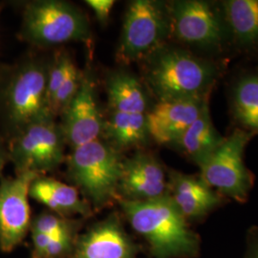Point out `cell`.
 <instances>
[{"label":"cell","instance_id":"obj_9","mask_svg":"<svg viewBox=\"0 0 258 258\" xmlns=\"http://www.w3.org/2000/svg\"><path fill=\"white\" fill-rule=\"evenodd\" d=\"M64 136L55 119L34 122L7 141V149L16 173L39 175L56 168L65 160Z\"/></svg>","mask_w":258,"mask_h":258},{"label":"cell","instance_id":"obj_2","mask_svg":"<svg viewBox=\"0 0 258 258\" xmlns=\"http://www.w3.org/2000/svg\"><path fill=\"white\" fill-rule=\"evenodd\" d=\"M132 229L147 241L153 258H196L201 240L168 195L144 201L119 200Z\"/></svg>","mask_w":258,"mask_h":258},{"label":"cell","instance_id":"obj_22","mask_svg":"<svg viewBox=\"0 0 258 258\" xmlns=\"http://www.w3.org/2000/svg\"><path fill=\"white\" fill-rule=\"evenodd\" d=\"M82 76L83 75L77 69L76 65H72L64 82L58 88L50 103V111L55 118L58 115L61 116L68 105L73 101L80 88Z\"/></svg>","mask_w":258,"mask_h":258},{"label":"cell","instance_id":"obj_17","mask_svg":"<svg viewBox=\"0 0 258 258\" xmlns=\"http://www.w3.org/2000/svg\"><path fill=\"white\" fill-rule=\"evenodd\" d=\"M29 196L44 205L50 212L64 217L88 216L92 212L91 206L84 198L80 197L76 186L52 177L37 176L31 184Z\"/></svg>","mask_w":258,"mask_h":258},{"label":"cell","instance_id":"obj_13","mask_svg":"<svg viewBox=\"0 0 258 258\" xmlns=\"http://www.w3.org/2000/svg\"><path fill=\"white\" fill-rule=\"evenodd\" d=\"M211 95L204 98L157 102L147 113L151 141L171 147L201 114Z\"/></svg>","mask_w":258,"mask_h":258},{"label":"cell","instance_id":"obj_14","mask_svg":"<svg viewBox=\"0 0 258 258\" xmlns=\"http://www.w3.org/2000/svg\"><path fill=\"white\" fill-rule=\"evenodd\" d=\"M138 248L117 214L96 224L76 241L74 258H136Z\"/></svg>","mask_w":258,"mask_h":258},{"label":"cell","instance_id":"obj_12","mask_svg":"<svg viewBox=\"0 0 258 258\" xmlns=\"http://www.w3.org/2000/svg\"><path fill=\"white\" fill-rule=\"evenodd\" d=\"M59 124L65 143L71 148H78L102 137L103 119L98 105L95 86L88 75L82 76V82L73 101L61 115Z\"/></svg>","mask_w":258,"mask_h":258},{"label":"cell","instance_id":"obj_10","mask_svg":"<svg viewBox=\"0 0 258 258\" xmlns=\"http://www.w3.org/2000/svg\"><path fill=\"white\" fill-rule=\"evenodd\" d=\"M38 175L20 172L0 181V249L3 252L16 249L31 229L29 190Z\"/></svg>","mask_w":258,"mask_h":258},{"label":"cell","instance_id":"obj_8","mask_svg":"<svg viewBox=\"0 0 258 258\" xmlns=\"http://www.w3.org/2000/svg\"><path fill=\"white\" fill-rule=\"evenodd\" d=\"M253 135L235 127L203 165L199 175L213 190L237 203H245L254 184V176L244 161Z\"/></svg>","mask_w":258,"mask_h":258},{"label":"cell","instance_id":"obj_15","mask_svg":"<svg viewBox=\"0 0 258 258\" xmlns=\"http://www.w3.org/2000/svg\"><path fill=\"white\" fill-rule=\"evenodd\" d=\"M167 179V195L187 222L206 218L227 200L206 184L199 174L189 175L169 169Z\"/></svg>","mask_w":258,"mask_h":258},{"label":"cell","instance_id":"obj_1","mask_svg":"<svg viewBox=\"0 0 258 258\" xmlns=\"http://www.w3.org/2000/svg\"><path fill=\"white\" fill-rule=\"evenodd\" d=\"M140 63L143 83L157 102L211 95L227 66L222 58L206 57L184 47L168 43Z\"/></svg>","mask_w":258,"mask_h":258},{"label":"cell","instance_id":"obj_24","mask_svg":"<svg viewBox=\"0 0 258 258\" xmlns=\"http://www.w3.org/2000/svg\"><path fill=\"white\" fill-rule=\"evenodd\" d=\"M79 224L68 217L58 215L52 212H42L32 220L31 232H39L54 235L59 231L71 228Z\"/></svg>","mask_w":258,"mask_h":258},{"label":"cell","instance_id":"obj_19","mask_svg":"<svg viewBox=\"0 0 258 258\" xmlns=\"http://www.w3.org/2000/svg\"><path fill=\"white\" fill-rule=\"evenodd\" d=\"M102 136L111 148L120 153L129 149H144L151 141L147 114L111 112L103 120Z\"/></svg>","mask_w":258,"mask_h":258},{"label":"cell","instance_id":"obj_18","mask_svg":"<svg viewBox=\"0 0 258 258\" xmlns=\"http://www.w3.org/2000/svg\"><path fill=\"white\" fill-rule=\"evenodd\" d=\"M210 102L211 100L205 103L199 117L171 146L198 167L212 156L225 140L213 124Z\"/></svg>","mask_w":258,"mask_h":258},{"label":"cell","instance_id":"obj_25","mask_svg":"<svg viewBox=\"0 0 258 258\" xmlns=\"http://www.w3.org/2000/svg\"><path fill=\"white\" fill-rule=\"evenodd\" d=\"M79 224L71 228L59 231L52 236L41 258L64 257L74 250L76 244V232Z\"/></svg>","mask_w":258,"mask_h":258},{"label":"cell","instance_id":"obj_7","mask_svg":"<svg viewBox=\"0 0 258 258\" xmlns=\"http://www.w3.org/2000/svg\"><path fill=\"white\" fill-rule=\"evenodd\" d=\"M171 38L167 2L133 0L125 10L116 58L123 65L143 61Z\"/></svg>","mask_w":258,"mask_h":258},{"label":"cell","instance_id":"obj_29","mask_svg":"<svg viewBox=\"0 0 258 258\" xmlns=\"http://www.w3.org/2000/svg\"><path fill=\"white\" fill-rule=\"evenodd\" d=\"M0 11H1V8H0Z\"/></svg>","mask_w":258,"mask_h":258},{"label":"cell","instance_id":"obj_6","mask_svg":"<svg viewBox=\"0 0 258 258\" xmlns=\"http://www.w3.org/2000/svg\"><path fill=\"white\" fill-rule=\"evenodd\" d=\"M22 40L40 47L88 42L89 22L76 6L58 0H38L24 5L19 32Z\"/></svg>","mask_w":258,"mask_h":258},{"label":"cell","instance_id":"obj_23","mask_svg":"<svg viewBox=\"0 0 258 258\" xmlns=\"http://www.w3.org/2000/svg\"><path fill=\"white\" fill-rule=\"evenodd\" d=\"M73 64L74 63L69 55L65 52H59L55 55L51 64L48 66L46 95L49 108L55 93L57 92L58 88L64 82L67 74Z\"/></svg>","mask_w":258,"mask_h":258},{"label":"cell","instance_id":"obj_4","mask_svg":"<svg viewBox=\"0 0 258 258\" xmlns=\"http://www.w3.org/2000/svg\"><path fill=\"white\" fill-rule=\"evenodd\" d=\"M171 38L197 55L220 58L231 50L219 1L174 0L167 2Z\"/></svg>","mask_w":258,"mask_h":258},{"label":"cell","instance_id":"obj_3","mask_svg":"<svg viewBox=\"0 0 258 258\" xmlns=\"http://www.w3.org/2000/svg\"><path fill=\"white\" fill-rule=\"evenodd\" d=\"M47 72L37 59L0 71V136L6 142L34 122L55 119L47 101Z\"/></svg>","mask_w":258,"mask_h":258},{"label":"cell","instance_id":"obj_26","mask_svg":"<svg viewBox=\"0 0 258 258\" xmlns=\"http://www.w3.org/2000/svg\"><path fill=\"white\" fill-rule=\"evenodd\" d=\"M86 5L90 7L98 21L105 25L109 19L111 12L115 5L114 0H86Z\"/></svg>","mask_w":258,"mask_h":258},{"label":"cell","instance_id":"obj_5","mask_svg":"<svg viewBox=\"0 0 258 258\" xmlns=\"http://www.w3.org/2000/svg\"><path fill=\"white\" fill-rule=\"evenodd\" d=\"M124 156L101 139L72 148L67 174L91 207L102 209L118 200Z\"/></svg>","mask_w":258,"mask_h":258},{"label":"cell","instance_id":"obj_21","mask_svg":"<svg viewBox=\"0 0 258 258\" xmlns=\"http://www.w3.org/2000/svg\"><path fill=\"white\" fill-rule=\"evenodd\" d=\"M230 96V110L236 127L258 135V69L239 76Z\"/></svg>","mask_w":258,"mask_h":258},{"label":"cell","instance_id":"obj_28","mask_svg":"<svg viewBox=\"0 0 258 258\" xmlns=\"http://www.w3.org/2000/svg\"><path fill=\"white\" fill-rule=\"evenodd\" d=\"M9 162L7 142L0 136V181L3 178V170Z\"/></svg>","mask_w":258,"mask_h":258},{"label":"cell","instance_id":"obj_20","mask_svg":"<svg viewBox=\"0 0 258 258\" xmlns=\"http://www.w3.org/2000/svg\"><path fill=\"white\" fill-rule=\"evenodd\" d=\"M106 90L111 112L147 114L151 108L145 84L128 72L118 71L111 74L107 79Z\"/></svg>","mask_w":258,"mask_h":258},{"label":"cell","instance_id":"obj_27","mask_svg":"<svg viewBox=\"0 0 258 258\" xmlns=\"http://www.w3.org/2000/svg\"><path fill=\"white\" fill-rule=\"evenodd\" d=\"M244 258H258V227H251L247 233V247Z\"/></svg>","mask_w":258,"mask_h":258},{"label":"cell","instance_id":"obj_16","mask_svg":"<svg viewBox=\"0 0 258 258\" xmlns=\"http://www.w3.org/2000/svg\"><path fill=\"white\" fill-rule=\"evenodd\" d=\"M231 50L258 55V0L219 1Z\"/></svg>","mask_w":258,"mask_h":258},{"label":"cell","instance_id":"obj_11","mask_svg":"<svg viewBox=\"0 0 258 258\" xmlns=\"http://www.w3.org/2000/svg\"><path fill=\"white\" fill-rule=\"evenodd\" d=\"M168 194L167 171L161 161L145 149L137 150L122 163L118 201L144 202Z\"/></svg>","mask_w":258,"mask_h":258}]
</instances>
